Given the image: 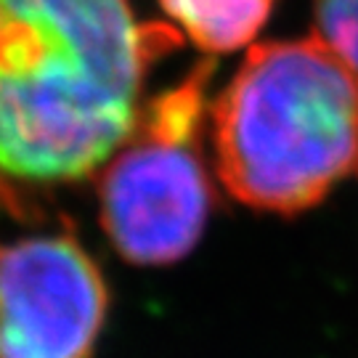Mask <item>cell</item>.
<instances>
[{
	"instance_id": "cell-5",
	"label": "cell",
	"mask_w": 358,
	"mask_h": 358,
	"mask_svg": "<svg viewBox=\"0 0 358 358\" xmlns=\"http://www.w3.org/2000/svg\"><path fill=\"white\" fill-rule=\"evenodd\" d=\"M173 24L210 53L236 51L266 24L273 0H159Z\"/></svg>"
},
{
	"instance_id": "cell-6",
	"label": "cell",
	"mask_w": 358,
	"mask_h": 358,
	"mask_svg": "<svg viewBox=\"0 0 358 358\" xmlns=\"http://www.w3.org/2000/svg\"><path fill=\"white\" fill-rule=\"evenodd\" d=\"M319 38L358 72V0H316Z\"/></svg>"
},
{
	"instance_id": "cell-2",
	"label": "cell",
	"mask_w": 358,
	"mask_h": 358,
	"mask_svg": "<svg viewBox=\"0 0 358 358\" xmlns=\"http://www.w3.org/2000/svg\"><path fill=\"white\" fill-rule=\"evenodd\" d=\"M217 178L255 210L292 215L358 176V72L319 38L250 48L213 106Z\"/></svg>"
},
{
	"instance_id": "cell-1",
	"label": "cell",
	"mask_w": 358,
	"mask_h": 358,
	"mask_svg": "<svg viewBox=\"0 0 358 358\" xmlns=\"http://www.w3.org/2000/svg\"><path fill=\"white\" fill-rule=\"evenodd\" d=\"M178 35L128 0H0V183L96 173L141 109L149 66Z\"/></svg>"
},
{
	"instance_id": "cell-3",
	"label": "cell",
	"mask_w": 358,
	"mask_h": 358,
	"mask_svg": "<svg viewBox=\"0 0 358 358\" xmlns=\"http://www.w3.org/2000/svg\"><path fill=\"white\" fill-rule=\"evenodd\" d=\"M210 77L213 64L199 62L141 103L125 141L101 165V226L130 263H176L205 231L215 196L202 152Z\"/></svg>"
},
{
	"instance_id": "cell-4",
	"label": "cell",
	"mask_w": 358,
	"mask_h": 358,
	"mask_svg": "<svg viewBox=\"0 0 358 358\" xmlns=\"http://www.w3.org/2000/svg\"><path fill=\"white\" fill-rule=\"evenodd\" d=\"M109 292L69 231L0 239V358H93Z\"/></svg>"
}]
</instances>
